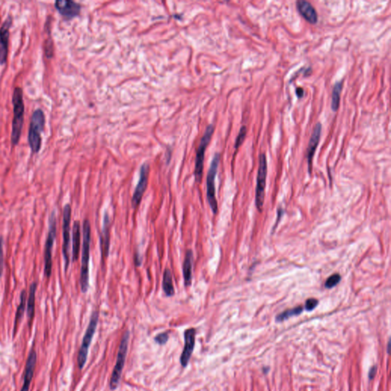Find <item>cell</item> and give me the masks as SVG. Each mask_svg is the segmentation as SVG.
Segmentation results:
<instances>
[{"mask_svg": "<svg viewBox=\"0 0 391 391\" xmlns=\"http://www.w3.org/2000/svg\"><path fill=\"white\" fill-rule=\"evenodd\" d=\"M73 237H72V261L76 262L79 258L81 249V223L75 221L73 226Z\"/></svg>", "mask_w": 391, "mask_h": 391, "instance_id": "obj_20", "label": "cell"}, {"mask_svg": "<svg viewBox=\"0 0 391 391\" xmlns=\"http://www.w3.org/2000/svg\"><path fill=\"white\" fill-rule=\"evenodd\" d=\"M377 367L376 366H374V367H371V370H370V371H369V374L368 377L369 379L370 380H372V379L374 378V377H375L376 373H377Z\"/></svg>", "mask_w": 391, "mask_h": 391, "instance_id": "obj_31", "label": "cell"}, {"mask_svg": "<svg viewBox=\"0 0 391 391\" xmlns=\"http://www.w3.org/2000/svg\"><path fill=\"white\" fill-rule=\"evenodd\" d=\"M302 310H303V309H302V306H297V307L293 308V309H287V310H285L284 312L279 314L276 317V320L277 322L284 321V320H287V319L290 318V317L299 315L302 312Z\"/></svg>", "mask_w": 391, "mask_h": 391, "instance_id": "obj_25", "label": "cell"}, {"mask_svg": "<svg viewBox=\"0 0 391 391\" xmlns=\"http://www.w3.org/2000/svg\"><path fill=\"white\" fill-rule=\"evenodd\" d=\"M149 171H150V168H149V165L147 164H144L141 167L139 180H138V184H137L135 192H134L133 196H132V207L134 209H136L139 206L140 203H141V200H142L143 196H144V192H145L146 189H147V183H148Z\"/></svg>", "mask_w": 391, "mask_h": 391, "instance_id": "obj_11", "label": "cell"}, {"mask_svg": "<svg viewBox=\"0 0 391 391\" xmlns=\"http://www.w3.org/2000/svg\"><path fill=\"white\" fill-rule=\"evenodd\" d=\"M38 283L33 282L29 288V298L27 300V316L29 319V327L32 326L35 312V293H36Z\"/></svg>", "mask_w": 391, "mask_h": 391, "instance_id": "obj_21", "label": "cell"}, {"mask_svg": "<svg viewBox=\"0 0 391 391\" xmlns=\"http://www.w3.org/2000/svg\"><path fill=\"white\" fill-rule=\"evenodd\" d=\"M4 268V238L0 237V277H2Z\"/></svg>", "mask_w": 391, "mask_h": 391, "instance_id": "obj_28", "label": "cell"}, {"mask_svg": "<svg viewBox=\"0 0 391 391\" xmlns=\"http://www.w3.org/2000/svg\"><path fill=\"white\" fill-rule=\"evenodd\" d=\"M128 339H129V333L126 331L124 333L123 337L121 341L116 365H115L113 374H112L111 380H110V388L112 389H116L117 387L121 376H122V370H123L125 358H126L127 351H128Z\"/></svg>", "mask_w": 391, "mask_h": 391, "instance_id": "obj_9", "label": "cell"}, {"mask_svg": "<svg viewBox=\"0 0 391 391\" xmlns=\"http://www.w3.org/2000/svg\"><path fill=\"white\" fill-rule=\"evenodd\" d=\"M341 279H342V277H341L340 274H333V275L330 276L327 279L326 284H325V287L327 289L333 288V287H336L339 284V282L341 281Z\"/></svg>", "mask_w": 391, "mask_h": 391, "instance_id": "obj_26", "label": "cell"}, {"mask_svg": "<svg viewBox=\"0 0 391 391\" xmlns=\"http://www.w3.org/2000/svg\"><path fill=\"white\" fill-rule=\"evenodd\" d=\"M322 128H323L322 124L320 122L317 123L312 130V135H311L309 144H308L306 158H307L309 173L311 172V169H312V159H314V154H315L316 150H317L319 143H320V138H321Z\"/></svg>", "mask_w": 391, "mask_h": 391, "instance_id": "obj_16", "label": "cell"}, {"mask_svg": "<svg viewBox=\"0 0 391 391\" xmlns=\"http://www.w3.org/2000/svg\"><path fill=\"white\" fill-rule=\"evenodd\" d=\"M13 19L8 17L0 28V64L6 63L8 57L9 40H10V29L12 26Z\"/></svg>", "mask_w": 391, "mask_h": 391, "instance_id": "obj_12", "label": "cell"}, {"mask_svg": "<svg viewBox=\"0 0 391 391\" xmlns=\"http://www.w3.org/2000/svg\"><path fill=\"white\" fill-rule=\"evenodd\" d=\"M37 355L35 351L32 350L29 354L26 362V370H25L24 382L21 391H29L30 383L33 378L34 371L36 365Z\"/></svg>", "mask_w": 391, "mask_h": 391, "instance_id": "obj_18", "label": "cell"}, {"mask_svg": "<svg viewBox=\"0 0 391 391\" xmlns=\"http://www.w3.org/2000/svg\"><path fill=\"white\" fill-rule=\"evenodd\" d=\"M13 120L12 125L11 141L16 145L20 139L24 120L25 106L23 102V93L22 88H16L13 92Z\"/></svg>", "mask_w": 391, "mask_h": 391, "instance_id": "obj_2", "label": "cell"}, {"mask_svg": "<svg viewBox=\"0 0 391 391\" xmlns=\"http://www.w3.org/2000/svg\"><path fill=\"white\" fill-rule=\"evenodd\" d=\"M91 225L88 219L83 223V249L81 258V277L80 284L81 291L86 293L89 289V262L91 252Z\"/></svg>", "mask_w": 391, "mask_h": 391, "instance_id": "obj_1", "label": "cell"}, {"mask_svg": "<svg viewBox=\"0 0 391 391\" xmlns=\"http://www.w3.org/2000/svg\"><path fill=\"white\" fill-rule=\"evenodd\" d=\"M342 91V81H338L335 84L333 88V94H332V110L334 112L339 110V103H340V97Z\"/></svg>", "mask_w": 391, "mask_h": 391, "instance_id": "obj_24", "label": "cell"}, {"mask_svg": "<svg viewBox=\"0 0 391 391\" xmlns=\"http://www.w3.org/2000/svg\"><path fill=\"white\" fill-rule=\"evenodd\" d=\"M162 288H163L164 292L167 296H172L175 295V290L174 284H173L172 274L168 268H166L164 271Z\"/></svg>", "mask_w": 391, "mask_h": 391, "instance_id": "obj_22", "label": "cell"}, {"mask_svg": "<svg viewBox=\"0 0 391 391\" xmlns=\"http://www.w3.org/2000/svg\"><path fill=\"white\" fill-rule=\"evenodd\" d=\"M168 340V335L167 333H161L155 337V341L158 343L162 345L165 344Z\"/></svg>", "mask_w": 391, "mask_h": 391, "instance_id": "obj_30", "label": "cell"}, {"mask_svg": "<svg viewBox=\"0 0 391 391\" xmlns=\"http://www.w3.org/2000/svg\"><path fill=\"white\" fill-rule=\"evenodd\" d=\"M49 229H48V238L45 246V252H44V272L45 275L48 279L51 277L52 273V249L54 246V240L57 234V219H56V212L52 211L50 214Z\"/></svg>", "mask_w": 391, "mask_h": 391, "instance_id": "obj_4", "label": "cell"}, {"mask_svg": "<svg viewBox=\"0 0 391 391\" xmlns=\"http://www.w3.org/2000/svg\"><path fill=\"white\" fill-rule=\"evenodd\" d=\"M45 124V116L41 109L35 110L32 114L29 125V145L33 153H38L41 149V133L44 130Z\"/></svg>", "mask_w": 391, "mask_h": 391, "instance_id": "obj_3", "label": "cell"}, {"mask_svg": "<svg viewBox=\"0 0 391 391\" xmlns=\"http://www.w3.org/2000/svg\"><path fill=\"white\" fill-rule=\"evenodd\" d=\"M268 174V162L266 154L262 153L260 154L259 168L257 176L256 193H255V204L259 212H262L265 203V187H266V178Z\"/></svg>", "mask_w": 391, "mask_h": 391, "instance_id": "obj_5", "label": "cell"}, {"mask_svg": "<svg viewBox=\"0 0 391 391\" xmlns=\"http://www.w3.org/2000/svg\"><path fill=\"white\" fill-rule=\"evenodd\" d=\"M26 296H27V293H26V290H23L22 293H21L20 302H19V306H18L17 311H16L14 324L15 333H16L18 325L20 323L21 320L23 319L25 310H26V302H27Z\"/></svg>", "mask_w": 391, "mask_h": 391, "instance_id": "obj_23", "label": "cell"}, {"mask_svg": "<svg viewBox=\"0 0 391 391\" xmlns=\"http://www.w3.org/2000/svg\"><path fill=\"white\" fill-rule=\"evenodd\" d=\"M296 8L299 14L310 24H316L318 22L317 10L310 3L306 0H299L296 2Z\"/></svg>", "mask_w": 391, "mask_h": 391, "instance_id": "obj_17", "label": "cell"}, {"mask_svg": "<svg viewBox=\"0 0 391 391\" xmlns=\"http://www.w3.org/2000/svg\"><path fill=\"white\" fill-rule=\"evenodd\" d=\"M54 6L59 13L67 19L78 16L81 10V6L71 0H57Z\"/></svg>", "mask_w": 391, "mask_h": 391, "instance_id": "obj_15", "label": "cell"}, {"mask_svg": "<svg viewBox=\"0 0 391 391\" xmlns=\"http://www.w3.org/2000/svg\"><path fill=\"white\" fill-rule=\"evenodd\" d=\"M319 301L315 298H309L306 301L305 303V309L306 311H312L317 307L318 305Z\"/></svg>", "mask_w": 391, "mask_h": 391, "instance_id": "obj_29", "label": "cell"}, {"mask_svg": "<svg viewBox=\"0 0 391 391\" xmlns=\"http://www.w3.org/2000/svg\"><path fill=\"white\" fill-rule=\"evenodd\" d=\"M219 161H220V155L217 153L212 159L210 168L208 171L207 178H206V187H207L206 196H207L209 206H210L214 215H216L218 213V210H219L218 202H217L216 197H215V180L217 171H218Z\"/></svg>", "mask_w": 391, "mask_h": 391, "instance_id": "obj_6", "label": "cell"}, {"mask_svg": "<svg viewBox=\"0 0 391 391\" xmlns=\"http://www.w3.org/2000/svg\"><path fill=\"white\" fill-rule=\"evenodd\" d=\"M99 312L97 311H94L91 316V321H90L89 326L88 330L86 331L83 339L82 345L80 349L79 353H78L77 362L80 369L84 368L87 359H88V350L89 347L92 342L93 337L94 333L97 330V324H98Z\"/></svg>", "mask_w": 391, "mask_h": 391, "instance_id": "obj_7", "label": "cell"}, {"mask_svg": "<svg viewBox=\"0 0 391 391\" xmlns=\"http://www.w3.org/2000/svg\"><path fill=\"white\" fill-rule=\"evenodd\" d=\"M246 134H247V128H246V126L242 127L241 129H240V133H239L237 138H236V145H234L236 149L239 148V147H240V145L243 144V141H245V138H246Z\"/></svg>", "mask_w": 391, "mask_h": 391, "instance_id": "obj_27", "label": "cell"}, {"mask_svg": "<svg viewBox=\"0 0 391 391\" xmlns=\"http://www.w3.org/2000/svg\"><path fill=\"white\" fill-rule=\"evenodd\" d=\"M110 221L109 214L105 212L103 216V228H102L101 236H100V250H101L102 260L109 256L110 246Z\"/></svg>", "mask_w": 391, "mask_h": 391, "instance_id": "obj_13", "label": "cell"}, {"mask_svg": "<svg viewBox=\"0 0 391 391\" xmlns=\"http://www.w3.org/2000/svg\"><path fill=\"white\" fill-rule=\"evenodd\" d=\"M296 97L298 98H302L304 96V90L302 88H297L296 89Z\"/></svg>", "mask_w": 391, "mask_h": 391, "instance_id": "obj_32", "label": "cell"}, {"mask_svg": "<svg viewBox=\"0 0 391 391\" xmlns=\"http://www.w3.org/2000/svg\"><path fill=\"white\" fill-rule=\"evenodd\" d=\"M389 345H390V342H389H389H388V346H387L388 352H389Z\"/></svg>", "mask_w": 391, "mask_h": 391, "instance_id": "obj_33", "label": "cell"}, {"mask_svg": "<svg viewBox=\"0 0 391 391\" xmlns=\"http://www.w3.org/2000/svg\"><path fill=\"white\" fill-rule=\"evenodd\" d=\"M193 251L187 250L186 252L185 258H184V265H183V275H184V285L186 287L191 286L192 280H193Z\"/></svg>", "mask_w": 391, "mask_h": 391, "instance_id": "obj_19", "label": "cell"}, {"mask_svg": "<svg viewBox=\"0 0 391 391\" xmlns=\"http://www.w3.org/2000/svg\"><path fill=\"white\" fill-rule=\"evenodd\" d=\"M213 132V125H209L206 128L204 135L202 137L198 150H197V156H196V164H195L194 176L196 182L199 183V184L201 183L202 178H203L205 151H206V147H207L208 144H209V141H210Z\"/></svg>", "mask_w": 391, "mask_h": 391, "instance_id": "obj_10", "label": "cell"}, {"mask_svg": "<svg viewBox=\"0 0 391 391\" xmlns=\"http://www.w3.org/2000/svg\"><path fill=\"white\" fill-rule=\"evenodd\" d=\"M70 221H71V206L66 204L63 209V246L62 253L64 258L65 271H67L70 265Z\"/></svg>", "mask_w": 391, "mask_h": 391, "instance_id": "obj_8", "label": "cell"}, {"mask_svg": "<svg viewBox=\"0 0 391 391\" xmlns=\"http://www.w3.org/2000/svg\"><path fill=\"white\" fill-rule=\"evenodd\" d=\"M196 341V330L195 329H188L184 333V348L181 355V362L183 367H186L188 364L193 354V349Z\"/></svg>", "mask_w": 391, "mask_h": 391, "instance_id": "obj_14", "label": "cell"}]
</instances>
